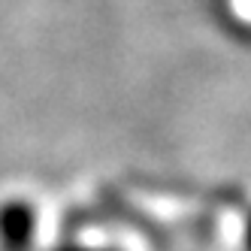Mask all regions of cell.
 I'll list each match as a JSON object with an SVG mask.
<instances>
[{
    "mask_svg": "<svg viewBox=\"0 0 251 251\" xmlns=\"http://www.w3.org/2000/svg\"><path fill=\"white\" fill-rule=\"evenodd\" d=\"M58 251H109V248H82V245H70V248H58Z\"/></svg>",
    "mask_w": 251,
    "mask_h": 251,
    "instance_id": "6da1fadb",
    "label": "cell"
}]
</instances>
